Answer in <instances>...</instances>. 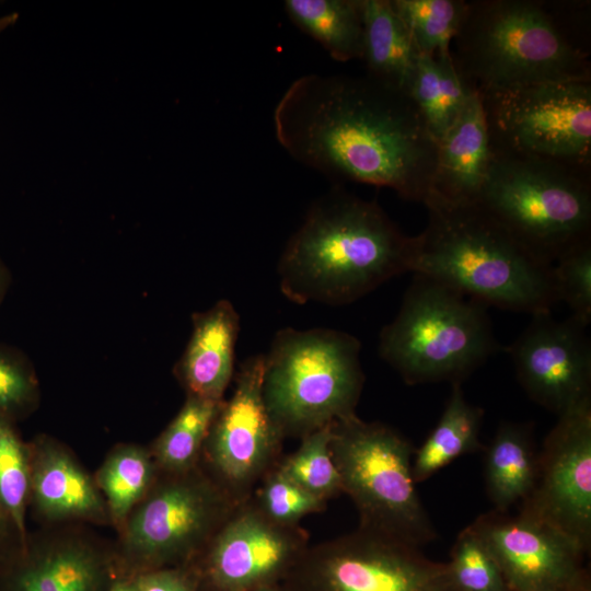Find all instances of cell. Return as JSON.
<instances>
[{
    "instance_id": "obj_21",
    "label": "cell",
    "mask_w": 591,
    "mask_h": 591,
    "mask_svg": "<svg viewBox=\"0 0 591 591\" xmlns=\"http://www.w3.org/2000/svg\"><path fill=\"white\" fill-rule=\"evenodd\" d=\"M367 77L409 93L420 55L390 0H360Z\"/></svg>"
},
{
    "instance_id": "obj_4",
    "label": "cell",
    "mask_w": 591,
    "mask_h": 591,
    "mask_svg": "<svg viewBox=\"0 0 591 591\" xmlns=\"http://www.w3.org/2000/svg\"><path fill=\"white\" fill-rule=\"evenodd\" d=\"M427 224L413 236L410 270L488 306L531 315L558 301L553 265L519 243L477 202L429 195Z\"/></svg>"
},
{
    "instance_id": "obj_18",
    "label": "cell",
    "mask_w": 591,
    "mask_h": 591,
    "mask_svg": "<svg viewBox=\"0 0 591 591\" xmlns=\"http://www.w3.org/2000/svg\"><path fill=\"white\" fill-rule=\"evenodd\" d=\"M31 486L28 510L40 526L77 523L112 528L105 500L72 451L47 436L28 442Z\"/></svg>"
},
{
    "instance_id": "obj_13",
    "label": "cell",
    "mask_w": 591,
    "mask_h": 591,
    "mask_svg": "<svg viewBox=\"0 0 591 591\" xmlns=\"http://www.w3.org/2000/svg\"><path fill=\"white\" fill-rule=\"evenodd\" d=\"M308 546L300 525L270 521L248 498L190 566L199 591H250L280 583Z\"/></svg>"
},
{
    "instance_id": "obj_37",
    "label": "cell",
    "mask_w": 591,
    "mask_h": 591,
    "mask_svg": "<svg viewBox=\"0 0 591 591\" xmlns=\"http://www.w3.org/2000/svg\"><path fill=\"white\" fill-rule=\"evenodd\" d=\"M109 591H136V576L119 573Z\"/></svg>"
},
{
    "instance_id": "obj_33",
    "label": "cell",
    "mask_w": 591,
    "mask_h": 591,
    "mask_svg": "<svg viewBox=\"0 0 591 591\" xmlns=\"http://www.w3.org/2000/svg\"><path fill=\"white\" fill-rule=\"evenodd\" d=\"M39 397L30 361L16 349L0 345V416L16 424L38 407Z\"/></svg>"
},
{
    "instance_id": "obj_38",
    "label": "cell",
    "mask_w": 591,
    "mask_h": 591,
    "mask_svg": "<svg viewBox=\"0 0 591 591\" xmlns=\"http://www.w3.org/2000/svg\"><path fill=\"white\" fill-rule=\"evenodd\" d=\"M10 280H11L10 273L0 257V304L2 300L4 299V296L10 285Z\"/></svg>"
},
{
    "instance_id": "obj_7",
    "label": "cell",
    "mask_w": 591,
    "mask_h": 591,
    "mask_svg": "<svg viewBox=\"0 0 591 591\" xmlns=\"http://www.w3.org/2000/svg\"><path fill=\"white\" fill-rule=\"evenodd\" d=\"M546 264L591 240V173L493 152L476 201Z\"/></svg>"
},
{
    "instance_id": "obj_11",
    "label": "cell",
    "mask_w": 591,
    "mask_h": 591,
    "mask_svg": "<svg viewBox=\"0 0 591 591\" xmlns=\"http://www.w3.org/2000/svg\"><path fill=\"white\" fill-rule=\"evenodd\" d=\"M280 584L286 591H456L447 563L360 528L309 545Z\"/></svg>"
},
{
    "instance_id": "obj_27",
    "label": "cell",
    "mask_w": 591,
    "mask_h": 591,
    "mask_svg": "<svg viewBox=\"0 0 591 591\" xmlns=\"http://www.w3.org/2000/svg\"><path fill=\"white\" fill-rule=\"evenodd\" d=\"M222 401L186 396L176 416L149 445L160 473H183L200 463L205 441Z\"/></svg>"
},
{
    "instance_id": "obj_8",
    "label": "cell",
    "mask_w": 591,
    "mask_h": 591,
    "mask_svg": "<svg viewBox=\"0 0 591 591\" xmlns=\"http://www.w3.org/2000/svg\"><path fill=\"white\" fill-rule=\"evenodd\" d=\"M331 450L359 526L416 546L437 531L424 508L413 477L415 448L394 428L357 415L332 424Z\"/></svg>"
},
{
    "instance_id": "obj_23",
    "label": "cell",
    "mask_w": 591,
    "mask_h": 591,
    "mask_svg": "<svg viewBox=\"0 0 591 591\" xmlns=\"http://www.w3.org/2000/svg\"><path fill=\"white\" fill-rule=\"evenodd\" d=\"M483 408L465 398L462 383H453L443 413L413 457V477L421 483L457 457L484 451L479 441Z\"/></svg>"
},
{
    "instance_id": "obj_35",
    "label": "cell",
    "mask_w": 591,
    "mask_h": 591,
    "mask_svg": "<svg viewBox=\"0 0 591 591\" xmlns=\"http://www.w3.org/2000/svg\"><path fill=\"white\" fill-rule=\"evenodd\" d=\"M136 591H199V584L195 570L187 565L136 576Z\"/></svg>"
},
{
    "instance_id": "obj_26",
    "label": "cell",
    "mask_w": 591,
    "mask_h": 591,
    "mask_svg": "<svg viewBox=\"0 0 591 591\" xmlns=\"http://www.w3.org/2000/svg\"><path fill=\"white\" fill-rule=\"evenodd\" d=\"M472 93L455 68L451 50L437 56L419 55L408 94L437 141L454 123Z\"/></svg>"
},
{
    "instance_id": "obj_17",
    "label": "cell",
    "mask_w": 591,
    "mask_h": 591,
    "mask_svg": "<svg viewBox=\"0 0 591 591\" xmlns=\"http://www.w3.org/2000/svg\"><path fill=\"white\" fill-rule=\"evenodd\" d=\"M586 328L572 317L532 315L506 349L529 397L557 416L591 402V345Z\"/></svg>"
},
{
    "instance_id": "obj_9",
    "label": "cell",
    "mask_w": 591,
    "mask_h": 591,
    "mask_svg": "<svg viewBox=\"0 0 591 591\" xmlns=\"http://www.w3.org/2000/svg\"><path fill=\"white\" fill-rule=\"evenodd\" d=\"M237 505L200 463L183 473H160L116 531L119 573L193 564Z\"/></svg>"
},
{
    "instance_id": "obj_19",
    "label": "cell",
    "mask_w": 591,
    "mask_h": 591,
    "mask_svg": "<svg viewBox=\"0 0 591 591\" xmlns=\"http://www.w3.org/2000/svg\"><path fill=\"white\" fill-rule=\"evenodd\" d=\"M239 332L240 316L227 299L193 315L189 341L174 368L186 396L224 399L223 394L235 374Z\"/></svg>"
},
{
    "instance_id": "obj_34",
    "label": "cell",
    "mask_w": 591,
    "mask_h": 591,
    "mask_svg": "<svg viewBox=\"0 0 591 591\" xmlns=\"http://www.w3.org/2000/svg\"><path fill=\"white\" fill-rule=\"evenodd\" d=\"M553 280L557 300L569 306L570 317L588 327L591 322V240L573 246L555 260Z\"/></svg>"
},
{
    "instance_id": "obj_14",
    "label": "cell",
    "mask_w": 591,
    "mask_h": 591,
    "mask_svg": "<svg viewBox=\"0 0 591 591\" xmlns=\"http://www.w3.org/2000/svg\"><path fill=\"white\" fill-rule=\"evenodd\" d=\"M520 513L591 548V402L558 416L538 451L535 485Z\"/></svg>"
},
{
    "instance_id": "obj_20",
    "label": "cell",
    "mask_w": 591,
    "mask_h": 591,
    "mask_svg": "<svg viewBox=\"0 0 591 591\" xmlns=\"http://www.w3.org/2000/svg\"><path fill=\"white\" fill-rule=\"evenodd\" d=\"M493 159L480 95L473 91L461 113L438 140L432 190L443 200H478Z\"/></svg>"
},
{
    "instance_id": "obj_32",
    "label": "cell",
    "mask_w": 591,
    "mask_h": 591,
    "mask_svg": "<svg viewBox=\"0 0 591 591\" xmlns=\"http://www.w3.org/2000/svg\"><path fill=\"white\" fill-rule=\"evenodd\" d=\"M251 500L267 519L281 525H299L304 517L326 508V501L290 480L277 465L264 476Z\"/></svg>"
},
{
    "instance_id": "obj_12",
    "label": "cell",
    "mask_w": 591,
    "mask_h": 591,
    "mask_svg": "<svg viewBox=\"0 0 591 591\" xmlns=\"http://www.w3.org/2000/svg\"><path fill=\"white\" fill-rule=\"evenodd\" d=\"M265 355L246 358L234 374L205 441L200 465L239 503L251 498L280 461L281 431L263 396Z\"/></svg>"
},
{
    "instance_id": "obj_1",
    "label": "cell",
    "mask_w": 591,
    "mask_h": 591,
    "mask_svg": "<svg viewBox=\"0 0 591 591\" xmlns=\"http://www.w3.org/2000/svg\"><path fill=\"white\" fill-rule=\"evenodd\" d=\"M273 126L291 158L329 177L410 201L431 194L438 141L409 94L367 76L297 78L277 102Z\"/></svg>"
},
{
    "instance_id": "obj_15",
    "label": "cell",
    "mask_w": 591,
    "mask_h": 591,
    "mask_svg": "<svg viewBox=\"0 0 591 591\" xmlns=\"http://www.w3.org/2000/svg\"><path fill=\"white\" fill-rule=\"evenodd\" d=\"M496 560L509 591H591L587 553L535 518L496 510L470 524Z\"/></svg>"
},
{
    "instance_id": "obj_36",
    "label": "cell",
    "mask_w": 591,
    "mask_h": 591,
    "mask_svg": "<svg viewBox=\"0 0 591 591\" xmlns=\"http://www.w3.org/2000/svg\"><path fill=\"white\" fill-rule=\"evenodd\" d=\"M24 544L16 526L0 506V566Z\"/></svg>"
},
{
    "instance_id": "obj_29",
    "label": "cell",
    "mask_w": 591,
    "mask_h": 591,
    "mask_svg": "<svg viewBox=\"0 0 591 591\" xmlns=\"http://www.w3.org/2000/svg\"><path fill=\"white\" fill-rule=\"evenodd\" d=\"M331 442L332 424L303 437L299 448L277 464L286 477L326 502L343 493Z\"/></svg>"
},
{
    "instance_id": "obj_31",
    "label": "cell",
    "mask_w": 591,
    "mask_h": 591,
    "mask_svg": "<svg viewBox=\"0 0 591 591\" xmlns=\"http://www.w3.org/2000/svg\"><path fill=\"white\" fill-rule=\"evenodd\" d=\"M447 565L456 591H509L496 560L471 525L457 535Z\"/></svg>"
},
{
    "instance_id": "obj_2",
    "label": "cell",
    "mask_w": 591,
    "mask_h": 591,
    "mask_svg": "<svg viewBox=\"0 0 591 591\" xmlns=\"http://www.w3.org/2000/svg\"><path fill=\"white\" fill-rule=\"evenodd\" d=\"M413 236L380 205L340 188L318 199L287 242L277 266L291 302L349 304L410 270Z\"/></svg>"
},
{
    "instance_id": "obj_3",
    "label": "cell",
    "mask_w": 591,
    "mask_h": 591,
    "mask_svg": "<svg viewBox=\"0 0 591 591\" xmlns=\"http://www.w3.org/2000/svg\"><path fill=\"white\" fill-rule=\"evenodd\" d=\"M578 2L474 0L451 44L464 83L479 95L528 85L591 81Z\"/></svg>"
},
{
    "instance_id": "obj_25",
    "label": "cell",
    "mask_w": 591,
    "mask_h": 591,
    "mask_svg": "<svg viewBox=\"0 0 591 591\" xmlns=\"http://www.w3.org/2000/svg\"><path fill=\"white\" fill-rule=\"evenodd\" d=\"M159 474L149 445L119 443L107 453L93 476L115 532L148 495Z\"/></svg>"
},
{
    "instance_id": "obj_40",
    "label": "cell",
    "mask_w": 591,
    "mask_h": 591,
    "mask_svg": "<svg viewBox=\"0 0 591 591\" xmlns=\"http://www.w3.org/2000/svg\"><path fill=\"white\" fill-rule=\"evenodd\" d=\"M250 591H286L280 583L259 587Z\"/></svg>"
},
{
    "instance_id": "obj_30",
    "label": "cell",
    "mask_w": 591,
    "mask_h": 591,
    "mask_svg": "<svg viewBox=\"0 0 591 591\" xmlns=\"http://www.w3.org/2000/svg\"><path fill=\"white\" fill-rule=\"evenodd\" d=\"M31 461L28 442L16 424L0 416V506L16 526L23 542L28 529Z\"/></svg>"
},
{
    "instance_id": "obj_24",
    "label": "cell",
    "mask_w": 591,
    "mask_h": 591,
    "mask_svg": "<svg viewBox=\"0 0 591 591\" xmlns=\"http://www.w3.org/2000/svg\"><path fill=\"white\" fill-rule=\"evenodd\" d=\"M283 8L302 32L341 62L361 59L363 24L360 0H287Z\"/></svg>"
},
{
    "instance_id": "obj_6",
    "label": "cell",
    "mask_w": 591,
    "mask_h": 591,
    "mask_svg": "<svg viewBox=\"0 0 591 591\" xmlns=\"http://www.w3.org/2000/svg\"><path fill=\"white\" fill-rule=\"evenodd\" d=\"M487 306L414 274L379 354L409 385L462 383L498 350Z\"/></svg>"
},
{
    "instance_id": "obj_22",
    "label": "cell",
    "mask_w": 591,
    "mask_h": 591,
    "mask_svg": "<svg viewBox=\"0 0 591 591\" xmlns=\"http://www.w3.org/2000/svg\"><path fill=\"white\" fill-rule=\"evenodd\" d=\"M484 477L494 510L508 512L532 491L537 477L538 450L533 426L503 421L485 447Z\"/></svg>"
},
{
    "instance_id": "obj_28",
    "label": "cell",
    "mask_w": 591,
    "mask_h": 591,
    "mask_svg": "<svg viewBox=\"0 0 591 591\" xmlns=\"http://www.w3.org/2000/svg\"><path fill=\"white\" fill-rule=\"evenodd\" d=\"M420 54L449 53L464 15L463 0H390Z\"/></svg>"
},
{
    "instance_id": "obj_10",
    "label": "cell",
    "mask_w": 591,
    "mask_h": 591,
    "mask_svg": "<svg viewBox=\"0 0 591 591\" xmlns=\"http://www.w3.org/2000/svg\"><path fill=\"white\" fill-rule=\"evenodd\" d=\"M491 151L591 173V81L482 94Z\"/></svg>"
},
{
    "instance_id": "obj_5",
    "label": "cell",
    "mask_w": 591,
    "mask_h": 591,
    "mask_svg": "<svg viewBox=\"0 0 591 591\" xmlns=\"http://www.w3.org/2000/svg\"><path fill=\"white\" fill-rule=\"evenodd\" d=\"M360 341L332 328L286 327L265 355L263 396L283 438L356 416L364 374Z\"/></svg>"
},
{
    "instance_id": "obj_39",
    "label": "cell",
    "mask_w": 591,
    "mask_h": 591,
    "mask_svg": "<svg viewBox=\"0 0 591 591\" xmlns=\"http://www.w3.org/2000/svg\"><path fill=\"white\" fill-rule=\"evenodd\" d=\"M19 19L16 12L0 16V33L12 26Z\"/></svg>"
},
{
    "instance_id": "obj_16",
    "label": "cell",
    "mask_w": 591,
    "mask_h": 591,
    "mask_svg": "<svg viewBox=\"0 0 591 591\" xmlns=\"http://www.w3.org/2000/svg\"><path fill=\"white\" fill-rule=\"evenodd\" d=\"M118 575L113 541L84 524L44 525L0 566V591H109Z\"/></svg>"
}]
</instances>
